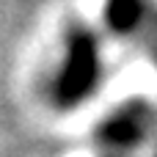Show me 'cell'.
Segmentation results:
<instances>
[{
    "mask_svg": "<svg viewBox=\"0 0 157 157\" xmlns=\"http://www.w3.org/2000/svg\"><path fill=\"white\" fill-rule=\"evenodd\" d=\"M97 75H99V63H97V44L86 30H77L69 36V47L55 80L58 88V99L63 105L77 102L80 97L91 94V88L97 86Z\"/></svg>",
    "mask_w": 157,
    "mask_h": 157,
    "instance_id": "6da1fadb",
    "label": "cell"
},
{
    "mask_svg": "<svg viewBox=\"0 0 157 157\" xmlns=\"http://www.w3.org/2000/svg\"><path fill=\"white\" fill-rule=\"evenodd\" d=\"M149 0H108V22L119 33H132L146 22Z\"/></svg>",
    "mask_w": 157,
    "mask_h": 157,
    "instance_id": "7a4b0ae2",
    "label": "cell"
},
{
    "mask_svg": "<svg viewBox=\"0 0 157 157\" xmlns=\"http://www.w3.org/2000/svg\"><path fill=\"white\" fill-rule=\"evenodd\" d=\"M141 132H144L141 110H138V108H130V110H121V113L105 127V141H110V144H116V146H127V144H132Z\"/></svg>",
    "mask_w": 157,
    "mask_h": 157,
    "instance_id": "3957f363",
    "label": "cell"
}]
</instances>
